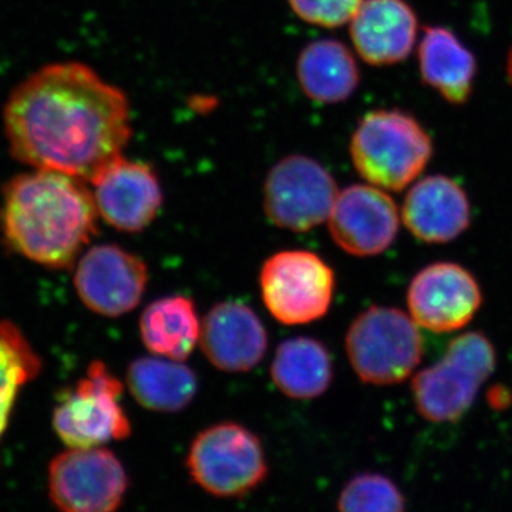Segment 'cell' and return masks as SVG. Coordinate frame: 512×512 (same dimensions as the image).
Returning a JSON list of instances; mask_svg holds the SVG:
<instances>
[{"mask_svg": "<svg viewBox=\"0 0 512 512\" xmlns=\"http://www.w3.org/2000/svg\"><path fill=\"white\" fill-rule=\"evenodd\" d=\"M3 127L20 163L92 183L123 157L131 138L130 103L87 64L53 63L10 93Z\"/></svg>", "mask_w": 512, "mask_h": 512, "instance_id": "cell-1", "label": "cell"}, {"mask_svg": "<svg viewBox=\"0 0 512 512\" xmlns=\"http://www.w3.org/2000/svg\"><path fill=\"white\" fill-rule=\"evenodd\" d=\"M86 181L57 171L20 174L3 188L0 222L13 251L49 268H69L97 234Z\"/></svg>", "mask_w": 512, "mask_h": 512, "instance_id": "cell-2", "label": "cell"}, {"mask_svg": "<svg viewBox=\"0 0 512 512\" xmlns=\"http://www.w3.org/2000/svg\"><path fill=\"white\" fill-rule=\"evenodd\" d=\"M433 143L419 121L400 110H376L357 124L350 156L357 173L384 191H402L429 164Z\"/></svg>", "mask_w": 512, "mask_h": 512, "instance_id": "cell-3", "label": "cell"}, {"mask_svg": "<svg viewBox=\"0 0 512 512\" xmlns=\"http://www.w3.org/2000/svg\"><path fill=\"white\" fill-rule=\"evenodd\" d=\"M497 365L491 340L480 332L458 336L436 365L417 373L413 397L417 412L431 423H453L473 406L478 390Z\"/></svg>", "mask_w": 512, "mask_h": 512, "instance_id": "cell-4", "label": "cell"}, {"mask_svg": "<svg viewBox=\"0 0 512 512\" xmlns=\"http://www.w3.org/2000/svg\"><path fill=\"white\" fill-rule=\"evenodd\" d=\"M192 483L212 497L241 498L261 487L269 466L261 440L232 421L197 434L185 458Z\"/></svg>", "mask_w": 512, "mask_h": 512, "instance_id": "cell-5", "label": "cell"}, {"mask_svg": "<svg viewBox=\"0 0 512 512\" xmlns=\"http://www.w3.org/2000/svg\"><path fill=\"white\" fill-rule=\"evenodd\" d=\"M346 352L363 383L389 386L406 380L420 365L423 338L412 316L400 309L372 306L350 325Z\"/></svg>", "mask_w": 512, "mask_h": 512, "instance_id": "cell-6", "label": "cell"}, {"mask_svg": "<svg viewBox=\"0 0 512 512\" xmlns=\"http://www.w3.org/2000/svg\"><path fill=\"white\" fill-rule=\"evenodd\" d=\"M123 383L103 362H93L73 389L60 394L53 426L70 448H94L127 439L131 423L120 397Z\"/></svg>", "mask_w": 512, "mask_h": 512, "instance_id": "cell-7", "label": "cell"}, {"mask_svg": "<svg viewBox=\"0 0 512 512\" xmlns=\"http://www.w3.org/2000/svg\"><path fill=\"white\" fill-rule=\"evenodd\" d=\"M266 309L284 325H306L328 313L335 272L309 251H282L266 259L259 275Z\"/></svg>", "mask_w": 512, "mask_h": 512, "instance_id": "cell-8", "label": "cell"}, {"mask_svg": "<svg viewBox=\"0 0 512 512\" xmlns=\"http://www.w3.org/2000/svg\"><path fill=\"white\" fill-rule=\"evenodd\" d=\"M130 478L123 463L106 448H70L49 467V494L60 512H116Z\"/></svg>", "mask_w": 512, "mask_h": 512, "instance_id": "cell-9", "label": "cell"}, {"mask_svg": "<svg viewBox=\"0 0 512 512\" xmlns=\"http://www.w3.org/2000/svg\"><path fill=\"white\" fill-rule=\"evenodd\" d=\"M338 185L311 157L289 156L271 168L264 184V210L276 227L306 232L329 220Z\"/></svg>", "mask_w": 512, "mask_h": 512, "instance_id": "cell-10", "label": "cell"}, {"mask_svg": "<svg viewBox=\"0 0 512 512\" xmlns=\"http://www.w3.org/2000/svg\"><path fill=\"white\" fill-rule=\"evenodd\" d=\"M148 282L140 256L119 245H97L77 262L74 286L90 311L119 318L140 305Z\"/></svg>", "mask_w": 512, "mask_h": 512, "instance_id": "cell-11", "label": "cell"}, {"mask_svg": "<svg viewBox=\"0 0 512 512\" xmlns=\"http://www.w3.org/2000/svg\"><path fill=\"white\" fill-rule=\"evenodd\" d=\"M483 292L464 266L437 262L410 282L407 305L414 322L436 333L463 329L480 311Z\"/></svg>", "mask_w": 512, "mask_h": 512, "instance_id": "cell-12", "label": "cell"}, {"mask_svg": "<svg viewBox=\"0 0 512 512\" xmlns=\"http://www.w3.org/2000/svg\"><path fill=\"white\" fill-rule=\"evenodd\" d=\"M399 225L396 202L370 184L349 185L340 191L329 215L333 241L355 256L383 254L396 239Z\"/></svg>", "mask_w": 512, "mask_h": 512, "instance_id": "cell-13", "label": "cell"}, {"mask_svg": "<svg viewBox=\"0 0 512 512\" xmlns=\"http://www.w3.org/2000/svg\"><path fill=\"white\" fill-rule=\"evenodd\" d=\"M97 211L110 227L141 232L163 207L160 178L150 164L121 157L92 181Z\"/></svg>", "mask_w": 512, "mask_h": 512, "instance_id": "cell-14", "label": "cell"}, {"mask_svg": "<svg viewBox=\"0 0 512 512\" xmlns=\"http://www.w3.org/2000/svg\"><path fill=\"white\" fill-rule=\"evenodd\" d=\"M202 353L222 372H249L268 350L264 323L241 302H221L201 323Z\"/></svg>", "mask_w": 512, "mask_h": 512, "instance_id": "cell-15", "label": "cell"}, {"mask_svg": "<svg viewBox=\"0 0 512 512\" xmlns=\"http://www.w3.org/2000/svg\"><path fill=\"white\" fill-rule=\"evenodd\" d=\"M349 25L357 55L372 66L403 62L419 33L416 13L404 0H363Z\"/></svg>", "mask_w": 512, "mask_h": 512, "instance_id": "cell-16", "label": "cell"}, {"mask_svg": "<svg viewBox=\"0 0 512 512\" xmlns=\"http://www.w3.org/2000/svg\"><path fill=\"white\" fill-rule=\"evenodd\" d=\"M402 215L404 225L420 241L446 244L470 227L471 207L460 184L446 175H430L407 192Z\"/></svg>", "mask_w": 512, "mask_h": 512, "instance_id": "cell-17", "label": "cell"}, {"mask_svg": "<svg viewBox=\"0 0 512 512\" xmlns=\"http://www.w3.org/2000/svg\"><path fill=\"white\" fill-rule=\"evenodd\" d=\"M296 76L305 96L315 103L338 104L353 96L360 82L359 67L348 46L320 39L303 47Z\"/></svg>", "mask_w": 512, "mask_h": 512, "instance_id": "cell-18", "label": "cell"}, {"mask_svg": "<svg viewBox=\"0 0 512 512\" xmlns=\"http://www.w3.org/2000/svg\"><path fill=\"white\" fill-rule=\"evenodd\" d=\"M419 67L424 82L448 103H466L473 93L476 57L451 30L440 26L424 30Z\"/></svg>", "mask_w": 512, "mask_h": 512, "instance_id": "cell-19", "label": "cell"}, {"mask_svg": "<svg viewBox=\"0 0 512 512\" xmlns=\"http://www.w3.org/2000/svg\"><path fill=\"white\" fill-rule=\"evenodd\" d=\"M127 386L144 409L177 413L190 406L198 392L190 367L165 357H138L127 370Z\"/></svg>", "mask_w": 512, "mask_h": 512, "instance_id": "cell-20", "label": "cell"}, {"mask_svg": "<svg viewBox=\"0 0 512 512\" xmlns=\"http://www.w3.org/2000/svg\"><path fill=\"white\" fill-rule=\"evenodd\" d=\"M140 335L154 356L184 362L200 343L201 322L194 301L174 295L151 302L141 313Z\"/></svg>", "mask_w": 512, "mask_h": 512, "instance_id": "cell-21", "label": "cell"}, {"mask_svg": "<svg viewBox=\"0 0 512 512\" xmlns=\"http://www.w3.org/2000/svg\"><path fill=\"white\" fill-rule=\"evenodd\" d=\"M271 376L289 399H318L332 383V357L319 340L305 336L284 340L276 349Z\"/></svg>", "mask_w": 512, "mask_h": 512, "instance_id": "cell-22", "label": "cell"}, {"mask_svg": "<svg viewBox=\"0 0 512 512\" xmlns=\"http://www.w3.org/2000/svg\"><path fill=\"white\" fill-rule=\"evenodd\" d=\"M39 356L13 323L0 322V437L8 427L19 390L39 375Z\"/></svg>", "mask_w": 512, "mask_h": 512, "instance_id": "cell-23", "label": "cell"}, {"mask_svg": "<svg viewBox=\"0 0 512 512\" xmlns=\"http://www.w3.org/2000/svg\"><path fill=\"white\" fill-rule=\"evenodd\" d=\"M339 512H406L407 501L392 478L365 471L343 485L338 498Z\"/></svg>", "mask_w": 512, "mask_h": 512, "instance_id": "cell-24", "label": "cell"}, {"mask_svg": "<svg viewBox=\"0 0 512 512\" xmlns=\"http://www.w3.org/2000/svg\"><path fill=\"white\" fill-rule=\"evenodd\" d=\"M296 16L309 25L336 29L350 23L363 0H288Z\"/></svg>", "mask_w": 512, "mask_h": 512, "instance_id": "cell-25", "label": "cell"}, {"mask_svg": "<svg viewBox=\"0 0 512 512\" xmlns=\"http://www.w3.org/2000/svg\"><path fill=\"white\" fill-rule=\"evenodd\" d=\"M507 70H508V76H510V80H511V83H512V50H511L510 57H508Z\"/></svg>", "mask_w": 512, "mask_h": 512, "instance_id": "cell-26", "label": "cell"}]
</instances>
